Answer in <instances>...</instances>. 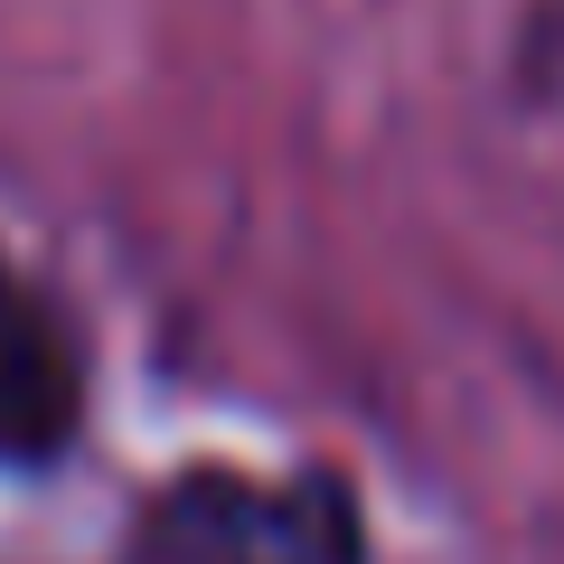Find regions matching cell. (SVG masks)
<instances>
[{
    "label": "cell",
    "instance_id": "cell-1",
    "mask_svg": "<svg viewBox=\"0 0 564 564\" xmlns=\"http://www.w3.org/2000/svg\"><path fill=\"white\" fill-rule=\"evenodd\" d=\"M132 564H367V518L339 470H180L141 499Z\"/></svg>",
    "mask_w": 564,
    "mask_h": 564
},
{
    "label": "cell",
    "instance_id": "cell-2",
    "mask_svg": "<svg viewBox=\"0 0 564 564\" xmlns=\"http://www.w3.org/2000/svg\"><path fill=\"white\" fill-rule=\"evenodd\" d=\"M85 433V348L0 254V470H57Z\"/></svg>",
    "mask_w": 564,
    "mask_h": 564
}]
</instances>
